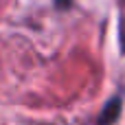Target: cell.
<instances>
[{
	"label": "cell",
	"instance_id": "obj_1",
	"mask_svg": "<svg viewBox=\"0 0 125 125\" xmlns=\"http://www.w3.org/2000/svg\"><path fill=\"white\" fill-rule=\"evenodd\" d=\"M121 112H123V99L121 97H112L103 105L101 114L97 116V125H116V121L121 119Z\"/></svg>",
	"mask_w": 125,
	"mask_h": 125
},
{
	"label": "cell",
	"instance_id": "obj_2",
	"mask_svg": "<svg viewBox=\"0 0 125 125\" xmlns=\"http://www.w3.org/2000/svg\"><path fill=\"white\" fill-rule=\"evenodd\" d=\"M119 44H121V53L125 55V18H121V26H119Z\"/></svg>",
	"mask_w": 125,
	"mask_h": 125
}]
</instances>
